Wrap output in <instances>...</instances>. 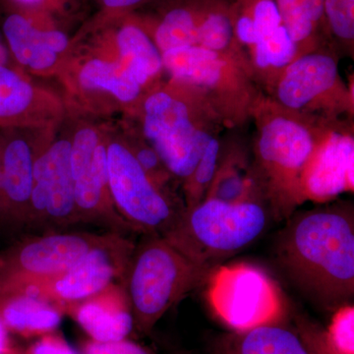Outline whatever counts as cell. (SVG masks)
<instances>
[{"label":"cell","instance_id":"cell-1","mask_svg":"<svg viewBox=\"0 0 354 354\" xmlns=\"http://www.w3.org/2000/svg\"><path fill=\"white\" fill-rule=\"evenodd\" d=\"M277 246L288 279L321 306L337 310L354 295V212L348 202L295 212Z\"/></svg>","mask_w":354,"mask_h":354},{"label":"cell","instance_id":"cell-2","mask_svg":"<svg viewBox=\"0 0 354 354\" xmlns=\"http://www.w3.org/2000/svg\"><path fill=\"white\" fill-rule=\"evenodd\" d=\"M256 122L252 167L271 215L288 218L305 203L302 179L307 165L330 130L342 122L293 113L265 95Z\"/></svg>","mask_w":354,"mask_h":354},{"label":"cell","instance_id":"cell-3","mask_svg":"<svg viewBox=\"0 0 354 354\" xmlns=\"http://www.w3.org/2000/svg\"><path fill=\"white\" fill-rule=\"evenodd\" d=\"M162 65L176 83L208 104L223 127H241L253 118L265 93L241 58L201 46L162 53Z\"/></svg>","mask_w":354,"mask_h":354},{"label":"cell","instance_id":"cell-4","mask_svg":"<svg viewBox=\"0 0 354 354\" xmlns=\"http://www.w3.org/2000/svg\"><path fill=\"white\" fill-rule=\"evenodd\" d=\"M212 271L186 258L162 235L145 234L122 279L137 330L149 334L171 307L206 283Z\"/></svg>","mask_w":354,"mask_h":354},{"label":"cell","instance_id":"cell-5","mask_svg":"<svg viewBox=\"0 0 354 354\" xmlns=\"http://www.w3.org/2000/svg\"><path fill=\"white\" fill-rule=\"evenodd\" d=\"M270 214L264 202L230 204L207 198L184 209L162 236L195 264L214 270L259 239Z\"/></svg>","mask_w":354,"mask_h":354},{"label":"cell","instance_id":"cell-6","mask_svg":"<svg viewBox=\"0 0 354 354\" xmlns=\"http://www.w3.org/2000/svg\"><path fill=\"white\" fill-rule=\"evenodd\" d=\"M188 90V101L158 91L144 104L143 130L149 145L171 176L183 181L192 174L209 142L223 127L208 104Z\"/></svg>","mask_w":354,"mask_h":354},{"label":"cell","instance_id":"cell-7","mask_svg":"<svg viewBox=\"0 0 354 354\" xmlns=\"http://www.w3.org/2000/svg\"><path fill=\"white\" fill-rule=\"evenodd\" d=\"M268 97L293 113L330 122L346 121L353 111V95L339 75V55L329 46L291 62Z\"/></svg>","mask_w":354,"mask_h":354},{"label":"cell","instance_id":"cell-8","mask_svg":"<svg viewBox=\"0 0 354 354\" xmlns=\"http://www.w3.org/2000/svg\"><path fill=\"white\" fill-rule=\"evenodd\" d=\"M206 283L209 306L232 330L285 321L286 307L281 288L259 267L248 263L220 265Z\"/></svg>","mask_w":354,"mask_h":354},{"label":"cell","instance_id":"cell-9","mask_svg":"<svg viewBox=\"0 0 354 354\" xmlns=\"http://www.w3.org/2000/svg\"><path fill=\"white\" fill-rule=\"evenodd\" d=\"M136 244L118 232L104 241L65 271L0 290V295H26L46 300L64 313L72 305L123 279Z\"/></svg>","mask_w":354,"mask_h":354},{"label":"cell","instance_id":"cell-10","mask_svg":"<svg viewBox=\"0 0 354 354\" xmlns=\"http://www.w3.org/2000/svg\"><path fill=\"white\" fill-rule=\"evenodd\" d=\"M109 189L116 212L133 232L164 235L185 206L177 205L142 169L127 147L108 148Z\"/></svg>","mask_w":354,"mask_h":354},{"label":"cell","instance_id":"cell-11","mask_svg":"<svg viewBox=\"0 0 354 354\" xmlns=\"http://www.w3.org/2000/svg\"><path fill=\"white\" fill-rule=\"evenodd\" d=\"M106 234H53L17 242L0 253V290L65 271L99 245Z\"/></svg>","mask_w":354,"mask_h":354},{"label":"cell","instance_id":"cell-12","mask_svg":"<svg viewBox=\"0 0 354 354\" xmlns=\"http://www.w3.org/2000/svg\"><path fill=\"white\" fill-rule=\"evenodd\" d=\"M79 223H102L118 234L133 232L109 202L108 149L92 129L77 133L70 153ZM111 195V194H109Z\"/></svg>","mask_w":354,"mask_h":354},{"label":"cell","instance_id":"cell-13","mask_svg":"<svg viewBox=\"0 0 354 354\" xmlns=\"http://www.w3.org/2000/svg\"><path fill=\"white\" fill-rule=\"evenodd\" d=\"M70 153L71 143L64 140L35 160L29 223L59 227L79 223Z\"/></svg>","mask_w":354,"mask_h":354},{"label":"cell","instance_id":"cell-14","mask_svg":"<svg viewBox=\"0 0 354 354\" xmlns=\"http://www.w3.org/2000/svg\"><path fill=\"white\" fill-rule=\"evenodd\" d=\"M354 139L349 120L329 132L312 157L302 179L305 202L324 204L354 187Z\"/></svg>","mask_w":354,"mask_h":354},{"label":"cell","instance_id":"cell-15","mask_svg":"<svg viewBox=\"0 0 354 354\" xmlns=\"http://www.w3.org/2000/svg\"><path fill=\"white\" fill-rule=\"evenodd\" d=\"M88 335L97 342L127 339L134 320L127 292L122 285L114 283L97 295L65 310Z\"/></svg>","mask_w":354,"mask_h":354},{"label":"cell","instance_id":"cell-16","mask_svg":"<svg viewBox=\"0 0 354 354\" xmlns=\"http://www.w3.org/2000/svg\"><path fill=\"white\" fill-rule=\"evenodd\" d=\"M32 151L24 140L9 142L2 151V209L0 216L11 225L29 223L34 181Z\"/></svg>","mask_w":354,"mask_h":354},{"label":"cell","instance_id":"cell-17","mask_svg":"<svg viewBox=\"0 0 354 354\" xmlns=\"http://www.w3.org/2000/svg\"><path fill=\"white\" fill-rule=\"evenodd\" d=\"M212 353L308 354L297 330L283 322L221 335L213 342Z\"/></svg>","mask_w":354,"mask_h":354},{"label":"cell","instance_id":"cell-18","mask_svg":"<svg viewBox=\"0 0 354 354\" xmlns=\"http://www.w3.org/2000/svg\"><path fill=\"white\" fill-rule=\"evenodd\" d=\"M3 32L16 59L36 70L53 66L57 53L64 51L68 44L64 32L39 31L19 14L7 18Z\"/></svg>","mask_w":354,"mask_h":354},{"label":"cell","instance_id":"cell-19","mask_svg":"<svg viewBox=\"0 0 354 354\" xmlns=\"http://www.w3.org/2000/svg\"><path fill=\"white\" fill-rule=\"evenodd\" d=\"M64 313L55 305L26 295H0V321L8 332L24 337L55 332Z\"/></svg>","mask_w":354,"mask_h":354},{"label":"cell","instance_id":"cell-20","mask_svg":"<svg viewBox=\"0 0 354 354\" xmlns=\"http://www.w3.org/2000/svg\"><path fill=\"white\" fill-rule=\"evenodd\" d=\"M221 0H181L162 16L155 31L160 53L197 46L203 24Z\"/></svg>","mask_w":354,"mask_h":354},{"label":"cell","instance_id":"cell-21","mask_svg":"<svg viewBox=\"0 0 354 354\" xmlns=\"http://www.w3.org/2000/svg\"><path fill=\"white\" fill-rule=\"evenodd\" d=\"M236 204L247 201L264 202L252 164L239 151L221 152L220 165L205 199ZM204 199V200H205Z\"/></svg>","mask_w":354,"mask_h":354},{"label":"cell","instance_id":"cell-22","mask_svg":"<svg viewBox=\"0 0 354 354\" xmlns=\"http://www.w3.org/2000/svg\"><path fill=\"white\" fill-rule=\"evenodd\" d=\"M300 55L329 46L324 28V0H274Z\"/></svg>","mask_w":354,"mask_h":354},{"label":"cell","instance_id":"cell-23","mask_svg":"<svg viewBox=\"0 0 354 354\" xmlns=\"http://www.w3.org/2000/svg\"><path fill=\"white\" fill-rule=\"evenodd\" d=\"M232 16L235 43L245 62L258 41L283 25L274 0H234Z\"/></svg>","mask_w":354,"mask_h":354},{"label":"cell","instance_id":"cell-24","mask_svg":"<svg viewBox=\"0 0 354 354\" xmlns=\"http://www.w3.org/2000/svg\"><path fill=\"white\" fill-rule=\"evenodd\" d=\"M121 64L141 86L146 85L164 68L162 53L145 31L135 25H127L116 37Z\"/></svg>","mask_w":354,"mask_h":354},{"label":"cell","instance_id":"cell-25","mask_svg":"<svg viewBox=\"0 0 354 354\" xmlns=\"http://www.w3.org/2000/svg\"><path fill=\"white\" fill-rule=\"evenodd\" d=\"M80 83L88 90H104L121 102H129L139 97L142 86L120 62L101 59L88 62L80 73Z\"/></svg>","mask_w":354,"mask_h":354},{"label":"cell","instance_id":"cell-26","mask_svg":"<svg viewBox=\"0 0 354 354\" xmlns=\"http://www.w3.org/2000/svg\"><path fill=\"white\" fill-rule=\"evenodd\" d=\"M324 28L330 48L353 57L354 0H324Z\"/></svg>","mask_w":354,"mask_h":354},{"label":"cell","instance_id":"cell-27","mask_svg":"<svg viewBox=\"0 0 354 354\" xmlns=\"http://www.w3.org/2000/svg\"><path fill=\"white\" fill-rule=\"evenodd\" d=\"M221 141L218 136L209 142L199 162L187 179L184 180L185 190V208L196 206L207 196L209 186L218 171L221 157Z\"/></svg>","mask_w":354,"mask_h":354},{"label":"cell","instance_id":"cell-28","mask_svg":"<svg viewBox=\"0 0 354 354\" xmlns=\"http://www.w3.org/2000/svg\"><path fill=\"white\" fill-rule=\"evenodd\" d=\"M32 97L29 84L12 70L0 66V120L22 113L31 104Z\"/></svg>","mask_w":354,"mask_h":354},{"label":"cell","instance_id":"cell-29","mask_svg":"<svg viewBox=\"0 0 354 354\" xmlns=\"http://www.w3.org/2000/svg\"><path fill=\"white\" fill-rule=\"evenodd\" d=\"M295 330L308 354H344L330 342L327 330L309 317L302 314L295 315Z\"/></svg>","mask_w":354,"mask_h":354},{"label":"cell","instance_id":"cell-30","mask_svg":"<svg viewBox=\"0 0 354 354\" xmlns=\"http://www.w3.org/2000/svg\"><path fill=\"white\" fill-rule=\"evenodd\" d=\"M330 342L344 354H354V307L342 305L335 311L327 330Z\"/></svg>","mask_w":354,"mask_h":354},{"label":"cell","instance_id":"cell-31","mask_svg":"<svg viewBox=\"0 0 354 354\" xmlns=\"http://www.w3.org/2000/svg\"><path fill=\"white\" fill-rule=\"evenodd\" d=\"M82 354H152L143 346L127 339L113 342L88 339L83 344Z\"/></svg>","mask_w":354,"mask_h":354},{"label":"cell","instance_id":"cell-32","mask_svg":"<svg viewBox=\"0 0 354 354\" xmlns=\"http://www.w3.org/2000/svg\"><path fill=\"white\" fill-rule=\"evenodd\" d=\"M133 155L141 165L142 169L153 179V183L160 187L164 177H167L171 172L167 171L164 162L152 147L140 148L136 153H133Z\"/></svg>","mask_w":354,"mask_h":354},{"label":"cell","instance_id":"cell-33","mask_svg":"<svg viewBox=\"0 0 354 354\" xmlns=\"http://www.w3.org/2000/svg\"><path fill=\"white\" fill-rule=\"evenodd\" d=\"M26 354H78L75 349L55 332L41 335L30 346Z\"/></svg>","mask_w":354,"mask_h":354},{"label":"cell","instance_id":"cell-34","mask_svg":"<svg viewBox=\"0 0 354 354\" xmlns=\"http://www.w3.org/2000/svg\"><path fill=\"white\" fill-rule=\"evenodd\" d=\"M11 346L9 344L8 330L6 326L0 321V354H7L10 351Z\"/></svg>","mask_w":354,"mask_h":354},{"label":"cell","instance_id":"cell-35","mask_svg":"<svg viewBox=\"0 0 354 354\" xmlns=\"http://www.w3.org/2000/svg\"><path fill=\"white\" fill-rule=\"evenodd\" d=\"M106 6L109 7H115V8H121V7H130L137 6L145 0H102Z\"/></svg>","mask_w":354,"mask_h":354},{"label":"cell","instance_id":"cell-36","mask_svg":"<svg viewBox=\"0 0 354 354\" xmlns=\"http://www.w3.org/2000/svg\"><path fill=\"white\" fill-rule=\"evenodd\" d=\"M8 59V51H7L6 46L1 43V38H0V66H4Z\"/></svg>","mask_w":354,"mask_h":354},{"label":"cell","instance_id":"cell-37","mask_svg":"<svg viewBox=\"0 0 354 354\" xmlns=\"http://www.w3.org/2000/svg\"><path fill=\"white\" fill-rule=\"evenodd\" d=\"M2 209V152H0V214Z\"/></svg>","mask_w":354,"mask_h":354},{"label":"cell","instance_id":"cell-38","mask_svg":"<svg viewBox=\"0 0 354 354\" xmlns=\"http://www.w3.org/2000/svg\"><path fill=\"white\" fill-rule=\"evenodd\" d=\"M16 1L21 2V3L29 4V6H35V4L41 3L44 0H16Z\"/></svg>","mask_w":354,"mask_h":354},{"label":"cell","instance_id":"cell-39","mask_svg":"<svg viewBox=\"0 0 354 354\" xmlns=\"http://www.w3.org/2000/svg\"><path fill=\"white\" fill-rule=\"evenodd\" d=\"M7 354H23V353H21L20 351H16V349L11 348L10 351H9L8 353H7Z\"/></svg>","mask_w":354,"mask_h":354},{"label":"cell","instance_id":"cell-40","mask_svg":"<svg viewBox=\"0 0 354 354\" xmlns=\"http://www.w3.org/2000/svg\"><path fill=\"white\" fill-rule=\"evenodd\" d=\"M176 354H190V353H176Z\"/></svg>","mask_w":354,"mask_h":354}]
</instances>
